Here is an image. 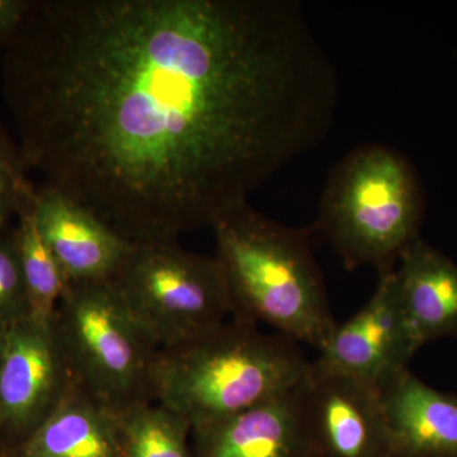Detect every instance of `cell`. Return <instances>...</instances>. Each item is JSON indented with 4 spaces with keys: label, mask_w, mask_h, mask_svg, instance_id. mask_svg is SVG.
Here are the masks:
<instances>
[{
    "label": "cell",
    "mask_w": 457,
    "mask_h": 457,
    "mask_svg": "<svg viewBox=\"0 0 457 457\" xmlns=\"http://www.w3.org/2000/svg\"><path fill=\"white\" fill-rule=\"evenodd\" d=\"M2 73L25 170L131 243L212 228L339 104L294 0H32Z\"/></svg>",
    "instance_id": "cell-1"
},
{
    "label": "cell",
    "mask_w": 457,
    "mask_h": 457,
    "mask_svg": "<svg viewBox=\"0 0 457 457\" xmlns=\"http://www.w3.org/2000/svg\"><path fill=\"white\" fill-rule=\"evenodd\" d=\"M212 228L233 318L320 350L337 323L312 253L314 228L286 227L245 201L221 212Z\"/></svg>",
    "instance_id": "cell-2"
},
{
    "label": "cell",
    "mask_w": 457,
    "mask_h": 457,
    "mask_svg": "<svg viewBox=\"0 0 457 457\" xmlns=\"http://www.w3.org/2000/svg\"><path fill=\"white\" fill-rule=\"evenodd\" d=\"M311 372L312 362L296 343L230 318L204 335L158 351L152 398L195 428L287 395L303 386Z\"/></svg>",
    "instance_id": "cell-3"
},
{
    "label": "cell",
    "mask_w": 457,
    "mask_h": 457,
    "mask_svg": "<svg viewBox=\"0 0 457 457\" xmlns=\"http://www.w3.org/2000/svg\"><path fill=\"white\" fill-rule=\"evenodd\" d=\"M420 198L405 159L384 145H363L333 168L312 225L347 269L395 266L416 239Z\"/></svg>",
    "instance_id": "cell-4"
},
{
    "label": "cell",
    "mask_w": 457,
    "mask_h": 457,
    "mask_svg": "<svg viewBox=\"0 0 457 457\" xmlns=\"http://www.w3.org/2000/svg\"><path fill=\"white\" fill-rule=\"evenodd\" d=\"M55 323L75 383L121 413L154 402L159 347L129 311L113 279L68 284Z\"/></svg>",
    "instance_id": "cell-5"
},
{
    "label": "cell",
    "mask_w": 457,
    "mask_h": 457,
    "mask_svg": "<svg viewBox=\"0 0 457 457\" xmlns=\"http://www.w3.org/2000/svg\"><path fill=\"white\" fill-rule=\"evenodd\" d=\"M112 279L159 350L196 338L233 318L215 257L186 251L171 240L132 243Z\"/></svg>",
    "instance_id": "cell-6"
},
{
    "label": "cell",
    "mask_w": 457,
    "mask_h": 457,
    "mask_svg": "<svg viewBox=\"0 0 457 457\" xmlns=\"http://www.w3.org/2000/svg\"><path fill=\"white\" fill-rule=\"evenodd\" d=\"M73 381L55 318L29 317L9 329L0 361V453L26 441Z\"/></svg>",
    "instance_id": "cell-7"
},
{
    "label": "cell",
    "mask_w": 457,
    "mask_h": 457,
    "mask_svg": "<svg viewBox=\"0 0 457 457\" xmlns=\"http://www.w3.org/2000/svg\"><path fill=\"white\" fill-rule=\"evenodd\" d=\"M418 351L400 305L395 266L378 270L369 302L353 317L337 324L312 362L317 376H339L383 389L407 371Z\"/></svg>",
    "instance_id": "cell-8"
},
{
    "label": "cell",
    "mask_w": 457,
    "mask_h": 457,
    "mask_svg": "<svg viewBox=\"0 0 457 457\" xmlns=\"http://www.w3.org/2000/svg\"><path fill=\"white\" fill-rule=\"evenodd\" d=\"M305 395L321 457H394L380 389L311 372Z\"/></svg>",
    "instance_id": "cell-9"
},
{
    "label": "cell",
    "mask_w": 457,
    "mask_h": 457,
    "mask_svg": "<svg viewBox=\"0 0 457 457\" xmlns=\"http://www.w3.org/2000/svg\"><path fill=\"white\" fill-rule=\"evenodd\" d=\"M306 384L245 413L195 427L192 457H321L306 408Z\"/></svg>",
    "instance_id": "cell-10"
},
{
    "label": "cell",
    "mask_w": 457,
    "mask_h": 457,
    "mask_svg": "<svg viewBox=\"0 0 457 457\" xmlns=\"http://www.w3.org/2000/svg\"><path fill=\"white\" fill-rule=\"evenodd\" d=\"M33 212L68 284L112 279L130 251L132 243L95 212L47 186L35 188Z\"/></svg>",
    "instance_id": "cell-11"
},
{
    "label": "cell",
    "mask_w": 457,
    "mask_h": 457,
    "mask_svg": "<svg viewBox=\"0 0 457 457\" xmlns=\"http://www.w3.org/2000/svg\"><path fill=\"white\" fill-rule=\"evenodd\" d=\"M394 457H457V396L407 371L380 389Z\"/></svg>",
    "instance_id": "cell-12"
},
{
    "label": "cell",
    "mask_w": 457,
    "mask_h": 457,
    "mask_svg": "<svg viewBox=\"0 0 457 457\" xmlns=\"http://www.w3.org/2000/svg\"><path fill=\"white\" fill-rule=\"evenodd\" d=\"M395 282L400 305L418 350L457 333V266L420 237L398 257Z\"/></svg>",
    "instance_id": "cell-13"
},
{
    "label": "cell",
    "mask_w": 457,
    "mask_h": 457,
    "mask_svg": "<svg viewBox=\"0 0 457 457\" xmlns=\"http://www.w3.org/2000/svg\"><path fill=\"white\" fill-rule=\"evenodd\" d=\"M3 457H125L120 413L71 385L55 411Z\"/></svg>",
    "instance_id": "cell-14"
},
{
    "label": "cell",
    "mask_w": 457,
    "mask_h": 457,
    "mask_svg": "<svg viewBox=\"0 0 457 457\" xmlns=\"http://www.w3.org/2000/svg\"><path fill=\"white\" fill-rule=\"evenodd\" d=\"M35 186L27 182L18 201V252L29 296V317L51 321L68 286L64 273L38 231L33 212Z\"/></svg>",
    "instance_id": "cell-15"
},
{
    "label": "cell",
    "mask_w": 457,
    "mask_h": 457,
    "mask_svg": "<svg viewBox=\"0 0 457 457\" xmlns=\"http://www.w3.org/2000/svg\"><path fill=\"white\" fill-rule=\"evenodd\" d=\"M125 457H192L191 423L156 402L120 413Z\"/></svg>",
    "instance_id": "cell-16"
},
{
    "label": "cell",
    "mask_w": 457,
    "mask_h": 457,
    "mask_svg": "<svg viewBox=\"0 0 457 457\" xmlns=\"http://www.w3.org/2000/svg\"><path fill=\"white\" fill-rule=\"evenodd\" d=\"M29 296L18 252L16 228H0V333L29 318Z\"/></svg>",
    "instance_id": "cell-17"
},
{
    "label": "cell",
    "mask_w": 457,
    "mask_h": 457,
    "mask_svg": "<svg viewBox=\"0 0 457 457\" xmlns=\"http://www.w3.org/2000/svg\"><path fill=\"white\" fill-rule=\"evenodd\" d=\"M18 146L0 129V228L16 215L21 192L29 182Z\"/></svg>",
    "instance_id": "cell-18"
},
{
    "label": "cell",
    "mask_w": 457,
    "mask_h": 457,
    "mask_svg": "<svg viewBox=\"0 0 457 457\" xmlns=\"http://www.w3.org/2000/svg\"><path fill=\"white\" fill-rule=\"evenodd\" d=\"M32 0H0V51L4 53L13 40Z\"/></svg>",
    "instance_id": "cell-19"
},
{
    "label": "cell",
    "mask_w": 457,
    "mask_h": 457,
    "mask_svg": "<svg viewBox=\"0 0 457 457\" xmlns=\"http://www.w3.org/2000/svg\"><path fill=\"white\" fill-rule=\"evenodd\" d=\"M5 335L0 333V361H2L3 351H4Z\"/></svg>",
    "instance_id": "cell-20"
},
{
    "label": "cell",
    "mask_w": 457,
    "mask_h": 457,
    "mask_svg": "<svg viewBox=\"0 0 457 457\" xmlns=\"http://www.w3.org/2000/svg\"><path fill=\"white\" fill-rule=\"evenodd\" d=\"M0 457H3L2 455H0Z\"/></svg>",
    "instance_id": "cell-21"
}]
</instances>
